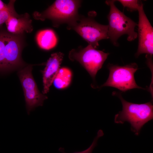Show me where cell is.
Listing matches in <instances>:
<instances>
[{
    "label": "cell",
    "mask_w": 153,
    "mask_h": 153,
    "mask_svg": "<svg viewBox=\"0 0 153 153\" xmlns=\"http://www.w3.org/2000/svg\"><path fill=\"white\" fill-rule=\"evenodd\" d=\"M113 95L118 97L121 102L122 110L116 114L114 122L123 124L125 122L131 125V131L138 135L143 126L153 118V106L151 102L143 104H136L127 101L121 93L113 92Z\"/></svg>",
    "instance_id": "1"
},
{
    "label": "cell",
    "mask_w": 153,
    "mask_h": 153,
    "mask_svg": "<svg viewBox=\"0 0 153 153\" xmlns=\"http://www.w3.org/2000/svg\"><path fill=\"white\" fill-rule=\"evenodd\" d=\"M81 3L80 0H56L42 12L35 11L33 14V17L41 21L50 20L55 27L64 23L69 25L78 19V10Z\"/></svg>",
    "instance_id": "2"
},
{
    "label": "cell",
    "mask_w": 153,
    "mask_h": 153,
    "mask_svg": "<svg viewBox=\"0 0 153 153\" xmlns=\"http://www.w3.org/2000/svg\"><path fill=\"white\" fill-rule=\"evenodd\" d=\"M116 1L107 0L105 3L110 7L107 16L109 39L114 45L118 46L119 44L117 40L124 35H128L127 40L129 41L137 38V33L135 31V29L137 24L117 8L114 4Z\"/></svg>",
    "instance_id": "3"
},
{
    "label": "cell",
    "mask_w": 153,
    "mask_h": 153,
    "mask_svg": "<svg viewBox=\"0 0 153 153\" xmlns=\"http://www.w3.org/2000/svg\"><path fill=\"white\" fill-rule=\"evenodd\" d=\"M88 17L79 16L77 20L68 25L67 29H73L86 41L89 44L96 48L99 41L109 39L108 25L100 24L94 19L96 14L92 12Z\"/></svg>",
    "instance_id": "4"
},
{
    "label": "cell",
    "mask_w": 153,
    "mask_h": 153,
    "mask_svg": "<svg viewBox=\"0 0 153 153\" xmlns=\"http://www.w3.org/2000/svg\"><path fill=\"white\" fill-rule=\"evenodd\" d=\"M107 67L109 71V77L100 88L110 86L124 92L134 88L144 89L138 86L135 79V73L138 69L136 63L123 66L109 63Z\"/></svg>",
    "instance_id": "5"
},
{
    "label": "cell",
    "mask_w": 153,
    "mask_h": 153,
    "mask_svg": "<svg viewBox=\"0 0 153 153\" xmlns=\"http://www.w3.org/2000/svg\"><path fill=\"white\" fill-rule=\"evenodd\" d=\"M109 55V53L96 50L88 44L83 48L71 50L69 58L72 61L78 62L95 80L97 72L101 68Z\"/></svg>",
    "instance_id": "6"
},
{
    "label": "cell",
    "mask_w": 153,
    "mask_h": 153,
    "mask_svg": "<svg viewBox=\"0 0 153 153\" xmlns=\"http://www.w3.org/2000/svg\"><path fill=\"white\" fill-rule=\"evenodd\" d=\"M32 65H29L21 68L18 75L21 82L24 93L27 113L36 107L42 106L47 97L39 91L33 76Z\"/></svg>",
    "instance_id": "7"
},
{
    "label": "cell",
    "mask_w": 153,
    "mask_h": 153,
    "mask_svg": "<svg viewBox=\"0 0 153 153\" xmlns=\"http://www.w3.org/2000/svg\"><path fill=\"white\" fill-rule=\"evenodd\" d=\"M139 14L138 33V45L136 57L146 54L152 56L153 54V28L148 19L143 9V4L138 8Z\"/></svg>",
    "instance_id": "8"
},
{
    "label": "cell",
    "mask_w": 153,
    "mask_h": 153,
    "mask_svg": "<svg viewBox=\"0 0 153 153\" xmlns=\"http://www.w3.org/2000/svg\"><path fill=\"white\" fill-rule=\"evenodd\" d=\"M19 41L18 36L0 31V73L8 72L7 66L14 60Z\"/></svg>",
    "instance_id": "9"
},
{
    "label": "cell",
    "mask_w": 153,
    "mask_h": 153,
    "mask_svg": "<svg viewBox=\"0 0 153 153\" xmlns=\"http://www.w3.org/2000/svg\"><path fill=\"white\" fill-rule=\"evenodd\" d=\"M63 56V53L57 52L52 54L47 60L42 72L44 94L49 92L50 87L60 68Z\"/></svg>",
    "instance_id": "10"
},
{
    "label": "cell",
    "mask_w": 153,
    "mask_h": 153,
    "mask_svg": "<svg viewBox=\"0 0 153 153\" xmlns=\"http://www.w3.org/2000/svg\"><path fill=\"white\" fill-rule=\"evenodd\" d=\"M32 20L27 13L19 15L17 13L10 16L5 22L8 32L14 35L30 33L33 30Z\"/></svg>",
    "instance_id": "11"
},
{
    "label": "cell",
    "mask_w": 153,
    "mask_h": 153,
    "mask_svg": "<svg viewBox=\"0 0 153 153\" xmlns=\"http://www.w3.org/2000/svg\"><path fill=\"white\" fill-rule=\"evenodd\" d=\"M36 39L37 43L41 48L49 50L56 45L58 39L54 32L50 29L41 30L37 33Z\"/></svg>",
    "instance_id": "12"
},
{
    "label": "cell",
    "mask_w": 153,
    "mask_h": 153,
    "mask_svg": "<svg viewBox=\"0 0 153 153\" xmlns=\"http://www.w3.org/2000/svg\"><path fill=\"white\" fill-rule=\"evenodd\" d=\"M72 73L69 68L63 67L60 68L54 80L55 86L58 89L67 87L71 83Z\"/></svg>",
    "instance_id": "13"
},
{
    "label": "cell",
    "mask_w": 153,
    "mask_h": 153,
    "mask_svg": "<svg viewBox=\"0 0 153 153\" xmlns=\"http://www.w3.org/2000/svg\"><path fill=\"white\" fill-rule=\"evenodd\" d=\"M16 1L10 0L5 7L0 10V28L11 15L16 14L14 8Z\"/></svg>",
    "instance_id": "14"
},
{
    "label": "cell",
    "mask_w": 153,
    "mask_h": 153,
    "mask_svg": "<svg viewBox=\"0 0 153 153\" xmlns=\"http://www.w3.org/2000/svg\"><path fill=\"white\" fill-rule=\"evenodd\" d=\"M104 133L101 129L99 130L97 133V135L94 138L93 141L90 146L86 149L80 152H75L73 153H92L95 147L97 145L98 139L104 135ZM59 151L61 153H66L65 152V149L63 148L60 147L59 149Z\"/></svg>",
    "instance_id": "15"
},
{
    "label": "cell",
    "mask_w": 153,
    "mask_h": 153,
    "mask_svg": "<svg viewBox=\"0 0 153 153\" xmlns=\"http://www.w3.org/2000/svg\"><path fill=\"white\" fill-rule=\"evenodd\" d=\"M124 7L131 12L137 10L138 8L143 4L141 1L137 0H119Z\"/></svg>",
    "instance_id": "16"
},
{
    "label": "cell",
    "mask_w": 153,
    "mask_h": 153,
    "mask_svg": "<svg viewBox=\"0 0 153 153\" xmlns=\"http://www.w3.org/2000/svg\"><path fill=\"white\" fill-rule=\"evenodd\" d=\"M6 5V4H5L1 0H0V10L4 8Z\"/></svg>",
    "instance_id": "17"
}]
</instances>
